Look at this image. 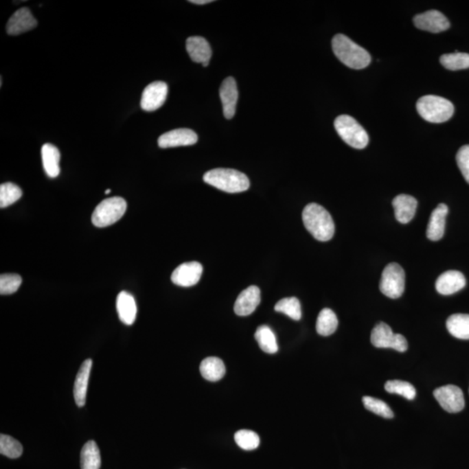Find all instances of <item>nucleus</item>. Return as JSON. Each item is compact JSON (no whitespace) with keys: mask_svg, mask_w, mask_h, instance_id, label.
Returning a JSON list of instances; mask_svg holds the SVG:
<instances>
[{"mask_svg":"<svg viewBox=\"0 0 469 469\" xmlns=\"http://www.w3.org/2000/svg\"><path fill=\"white\" fill-rule=\"evenodd\" d=\"M101 464L100 451L96 442H87L81 451V469H100Z\"/></svg>","mask_w":469,"mask_h":469,"instance_id":"a878e982","label":"nucleus"},{"mask_svg":"<svg viewBox=\"0 0 469 469\" xmlns=\"http://www.w3.org/2000/svg\"><path fill=\"white\" fill-rule=\"evenodd\" d=\"M457 165L464 175L466 181L469 183V144L462 146L457 155Z\"/></svg>","mask_w":469,"mask_h":469,"instance_id":"e433bc0d","label":"nucleus"},{"mask_svg":"<svg viewBox=\"0 0 469 469\" xmlns=\"http://www.w3.org/2000/svg\"><path fill=\"white\" fill-rule=\"evenodd\" d=\"M198 140V137L195 131L190 129H176L161 135L159 146L163 149L189 146L195 144Z\"/></svg>","mask_w":469,"mask_h":469,"instance_id":"ddd939ff","label":"nucleus"},{"mask_svg":"<svg viewBox=\"0 0 469 469\" xmlns=\"http://www.w3.org/2000/svg\"><path fill=\"white\" fill-rule=\"evenodd\" d=\"M93 367L91 359L85 360L78 370L74 383V398L78 407H84L87 402L88 382H89L90 374Z\"/></svg>","mask_w":469,"mask_h":469,"instance_id":"aec40b11","label":"nucleus"},{"mask_svg":"<svg viewBox=\"0 0 469 469\" xmlns=\"http://www.w3.org/2000/svg\"><path fill=\"white\" fill-rule=\"evenodd\" d=\"M168 85L163 81H156L147 85L142 94L141 107L144 111H154L165 104Z\"/></svg>","mask_w":469,"mask_h":469,"instance_id":"9d476101","label":"nucleus"},{"mask_svg":"<svg viewBox=\"0 0 469 469\" xmlns=\"http://www.w3.org/2000/svg\"><path fill=\"white\" fill-rule=\"evenodd\" d=\"M434 396L442 408L448 413L461 412L465 407L464 392L455 385L439 387L434 391Z\"/></svg>","mask_w":469,"mask_h":469,"instance_id":"1a4fd4ad","label":"nucleus"},{"mask_svg":"<svg viewBox=\"0 0 469 469\" xmlns=\"http://www.w3.org/2000/svg\"><path fill=\"white\" fill-rule=\"evenodd\" d=\"M261 301V291L258 286H250L242 291L236 301L234 310L238 316L247 317L253 313Z\"/></svg>","mask_w":469,"mask_h":469,"instance_id":"dca6fc26","label":"nucleus"},{"mask_svg":"<svg viewBox=\"0 0 469 469\" xmlns=\"http://www.w3.org/2000/svg\"><path fill=\"white\" fill-rule=\"evenodd\" d=\"M414 24L420 30L439 34V32L448 30L450 27V23L441 12L436 10L422 13L415 16Z\"/></svg>","mask_w":469,"mask_h":469,"instance_id":"9b49d317","label":"nucleus"},{"mask_svg":"<svg viewBox=\"0 0 469 469\" xmlns=\"http://www.w3.org/2000/svg\"><path fill=\"white\" fill-rule=\"evenodd\" d=\"M235 441L239 447L248 451L254 450L260 444V438L257 433L246 429L236 433Z\"/></svg>","mask_w":469,"mask_h":469,"instance_id":"f704fd0d","label":"nucleus"},{"mask_svg":"<svg viewBox=\"0 0 469 469\" xmlns=\"http://www.w3.org/2000/svg\"><path fill=\"white\" fill-rule=\"evenodd\" d=\"M275 310L295 321H299L301 317V304L297 297L284 298L275 305Z\"/></svg>","mask_w":469,"mask_h":469,"instance_id":"c756f323","label":"nucleus"},{"mask_svg":"<svg viewBox=\"0 0 469 469\" xmlns=\"http://www.w3.org/2000/svg\"><path fill=\"white\" fill-rule=\"evenodd\" d=\"M200 372L203 378L209 382H218L225 376L226 369L224 362L218 357H208L200 365Z\"/></svg>","mask_w":469,"mask_h":469,"instance_id":"b1692460","label":"nucleus"},{"mask_svg":"<svg viewBox=\"0 0 469 469\" xmlns=\"http://www.w3.org/2000/svg\"><path fill=\"white\" fill-rule=\"evenodd\" d=\"M339 327L336 314L330 309H323L318 314L317 321V333L323 336H329L334 333Z\"/></svg>","mask_w":469,"mask_h":469,"instance_id":"bb28decb","label":"nucleus"},{"mask_svg":"<svg viewBox=\"0 0 469 469\" xmlns=\"http://www.w3.org/2000/svg\"><path fill=\"white\" fill-rule=\"evenodd\" d=\"M219 93L225 119H231L235 116L238 100V85L234 78H225L220 87Z\"/></svg>","mask_w":469,"mask_h":469,"instance_id":"4468645a","label":"nucleus"},{"mask_svg":"<svg viewBox=\"0 0 469 469\" xmlns=\"http://www.w3.org/2000/svg\"><path fill=\"white\" fill-rule=\"evenodd\" d=\"M190 2L196 5H205L209 4V3H211L212 0H190Z\"/></svg>","mask_w":469,"mask_h":469,"instance_id":"4c0bfd02","label":"nucleus"},{"mask_svg":"<svg viewBox=\"0 0 469 469\" xmlns=\"http://www.w3.org/2000/svg\"><path fill=\"white\" fill-rule=\"evenodd\" d=\"M110 193H111V190H110V189H108V190H106V195L110 194Z\"/></svg>","mask_w":469,"mask_h":469,"instance_id":"58836bf2","label":"nucleus"},{"mask_svg":"<svg viewBox=\"0 0 469 469\" xmlns=\"http://www.w3.org/2000/svg\"><path fill=\"white\" fill-rule=\"evenodd\" d=\"M126 209L127 203L120 196L104 199L94 209L91 221L96 227H108L119 221Z\"/></svg>","mask_w":469,"mask_h":469,"instance_id":"423d86ee","label":"nucleus"},{"mask_svg":"<svg viewBox=\"0 0 469 469\" xmlns=\"http://www.w3.org/2000/svg\"><path fill=\"white\" fill-rule=\"evenodd\" d=\"M332 49L336 58L346 67L360 70L371 62L368 51L356 44L343 34H337L332 39Z\"/></svg>","mask_w":469,"mask_h":469,"instance_id":"f03ea898","label":"nucleus"},{"mask_svg":"<svg viewBox=\"0 0 469 469\" xmlns=\"http://www.w3.org/2000/svg\"><path fill=\"white\" fill-rule=\"evenodd\" d=\"M447 329L455 339L469 340V314H452L448 318Z\"/></svg>","mask_w":469,"mask_h":469,"instance_id":"393cba45","label":"nucleus"},{"mask_svg":"<svg viewBox=\"0 0 469 469\" xmlns=\"http://www.w3.org/2000/svg\"><path fill=\"white\" fill-rule=\"evenodd\" d=\"M303 222L307 231L318 241H330L334 237V224L332 216L317 203H310L303 211Z\"/></svg>","mask_w":469,"mask_h":469,"instance_id":"f257e3e1","label":"nucleus"},{"mask_svg":"<svg viewBox=\"0 0 469 469\" xmlns=\"http://www.w3.org/2000/svg\"><path fill=\"white\" fill-rule=\"evenodd\" d=\"M448 213V206L441 203L432 212L429 218L427 238L431 241H439L444 238L446 225V216Z\"/></svg>","mask_w":469,"mask_h":469,"instance_id":"412c9836","label":"nucleus"},{"mask_svg":"<svg viewBox=\"0 0 469 469\" xmlns=\"http://www.w3.org/2000/svg\"><path fill=\"white\" fill-rule=\"evenodd\" d=\"M371 343L376 347L396 350L398 352H405L408 350V342L401 334H393L388 324L379 323L371 332Z\"/></svg>","mask_w":469,"mask_h":469,"instance_id":"6e6552de","label":"nucleus"},{"mask_svg":"<svg viewBox=\"0 0 469 469\" xmlns=\"http://www.w3.org/2000/svg\"><path fill=\"white\" fill-rule=\"evenodd\" d=\"M416 109L423 119L435 124L447 122L455 113L454 104L450 101L435 95L420 98Z\"/></svg>","mask_w":469,"mask_h":469,"instance_id":"20e7f679","label":"nucleus"},{"mask_svg":"<svg viewBox=\"0 0 469 469\" xmlns=\"http://www.w3.org/2000/svg\"><path fill=\"white\" fill-rule=\"evenodd\" d=\"M396 220L401 224H408L415 215L417 200L414 196L401 194L396 196L392 202Z\"/></svg>","mask_w":469,"mask_h":469,"instance_id":"6ab92c4d","label":"nucleus"},{"mask_svg":"<svg viewBox=\"0 0 469 469\" xmlns=\"http://www.w3.org/2000/svg\"><path fill=\"white\" fill-rule=\"evenodd\" d=\"M203 181L227 193L244 192L250 188L251 185L244 173L225 168L209 170L203 175Z\"/></svg>","mask_w":469,"mask_h":469,"instance_id":"7ed1b4c3","label":"nucleus"},{"mask_svg":"<svg viewBox=\"0 0 469 469\" xmlns=\"http://www.w3.org/2000/svg\"><path fill=\"white\" fill-rule=\"evenodd\" d=\"M466 286V279L464 274L457 271L444 272L436 280L435 288L438 293L449 296L457 293Z\"/></svg>","mask_w":469,"mask_h":469,"instance_id":"f3484780","label":"nucleus"},{"mask_svg":"<svg viewBox=\"0 0 469 469\" xmlns=\"http://www.w3.org/2000/svg\"><path fill=\"white\" fill-rule=\"evenodd\" d=\"M186 50L190 58L196 63L208 67L212 56V50L207 41L203 37H190L186 41Z\"/></svg>","mask_w":469,"mask_h":469,"instance_id":"a211bd4d","label":"nucleus"},{"mask_svg":"<svg viewBox=\"0 0 469 469\" xmlns=\"http://www.w3.org/2000/svg\"><path fill=\"white\" fill-rule=\"evenodd\" d=\"M0 453L6 457L17 459L23 454V447L17 439L2 434L0 435Z\"/></svg>","mask_w":469,"mask_h":469,"instance_id":"473e14b6","label":"nucleus"},{"mask_svg":"<svg viewBox=\"0 0 469 469\" xmlns=\"http://www.w3.org/2000/svg\"><path fill=\"white\" fill-rule=\"evenodd\" d=\"M38 25V21L32 16L30 9L23 8L14 12L6 25L9 35H19L31 31Z\"/></svg>","mask_w":469,"mask_h":469,"instance_id":"2eb2a0df","label":"nucleus"},{"mask_svg":"<svg viewBox=\"0 0 469 469\" xmlns=\"http://www.w3.org/2000/svg\"><path fill=\"white\" fill-rule=\"evenodd\" d=\"M203 274V266L198 262H185L172 275L173 284L181 287H192L198 283Z\"/></svg>","mask_w":469,"mask_h":469,"instance_id":"f8f14e48","label":"nucleus"},{"mask_svg":"<svg viewBox=\"0 0 469 469\" xmlns=\"http://www.w3.org/2000/svg\"><path fill=\"white\" fill-rule=\"evenodd\" d=\"M22 190L12 183H3L0 186V207L6 208L18 201L22 196Z\"/></svg>","mask_w":469,"mask_h":469,"instance_id":"7c9ffc66","label":"nucleus"},{"mask_svg":"<svg viewBox=\"0 0 469 469\" xmlns=\"http://www.w3.org/2000/svg\"><path fill=\"white\" fill-rule=\"evenodd\" d=\"M441 64L450 71L464 70L469 68V54L455 51L454 54L442 55L439 58Z\"/></svg>","mask_w":469,"mask_h":469,"instance_id":"c85d7f7f","label":"nucleus"},{"mask_svg":"<svg viewBox=\"0 0 469 469\" xmlns=\"http://www.w3.org/2000/svg\"><path fill=\"white\" fill-rule=\"evenodd\" d=\"M405 290V272L401 265L391 262L387 265L380 278V290L386 297L396 299Z\"/></svg>","mask_w":469,"mask_h":469,"instance_id":"0eeeda50","label":"nucleus"},{"mask_svg":"<svg viewBox=\"0 0 469 469\" xmlns=\"http://www.w3.org/2000/svg\"><path fill=\"white\" fill-rule=\"evenodd\" d=\"M334 124L341 139L350 146L361 150L368 146V133L354 117L341 115L334 120Z\"/></svg>","mask_w":469,"mask_h":469,"instance_id":"39448f33","label":"nucleus"},{"mask_svg":"<svg viewBox=\"0 0 469 469\" xmlns=\"http://www.w3.org/2000/svg\"><path fill=\"white\" fill-rule=\"evenodd\" d=\"M117 310L119 319L126 325L134 323L137 317V304L133 295L126 291L120 292L117 297Z\"/></svg>","mask_w":469,"mask_h":469,"instance_id":"4be33fe9","label":"nucleus"},{"mask_svg":"<svg viewBox=\"0 0 469 469\" xmlns=\"http://www.w3.org/2000/svg\"><path fill=\"white\" fill-rule=\"evenodd\" d=\"M363 402L366 409L375 413V414L378 415L379 416H382V417L387 419L393 417V413L391 409L389 408L386 402L382 401V400L374 398H371V396H364Z\"/></svg>","mask_w":469,"mask_h":469,"instance_id":"72a5a7b5","label":"nucleus"},{"mask_svg":"<svg viewBox=\"0 0 469 469\" xmlns=\"http://www.w3.org/2000/svg\"><path fill=\"white\" fill-rule=\"evenodd\" d=\"M385 389L387 392L396 393V395L403 396L410 401L414 400L416 396L415 387L410 385L409 382H405V380H388L385 385Z\"/></svg>","mask_w":469,"mask_h":469,"instance_id":"2f4dec72","label":"nucleus"},{"mask_svg":"<svg viewBox=\"0 0 469 469\" xmlns=\"http://www.w3.org/2000/svg\"><path fill=\"white\" fill-rule=\"evenodd\" d=\"M255 339L262 351L268 354H275L278 351L277 339L273 331L267 325L258 328L255 333Z\"/></svg>","mask_w":469,"mask_h":469,"instance_id":"cd10ccee","label":"nucleus"},{"mask_svg":"<svg viewBox=\"0 0 469 469\" xmlns=\"http://www.w3.org/2000/svg\"><path fill=\"white\" fill-rule=\"evenodd\" d=\"M43 166L49 178H57L60 173V152L52 144H45L41 149Z\"/></svg>","mask_w":469,"mask_h":469,"instance_id":"5701e85b","label":"nucleus"},{"mask_svg":"<svg viewBox=\"0 0 469 469\" xmlns=\"http://www.w3.org/2000/svg\"><path fill=\"white\" fill-rule=\"evenodd\" d=\"M22 278L17 274H4L0 277V294L15 293L21 287Z\"/></svg>","mask_w":469,"mask_h":469,"instance_id":"c9c22d12","label":"nucleus"}]
</instances>
